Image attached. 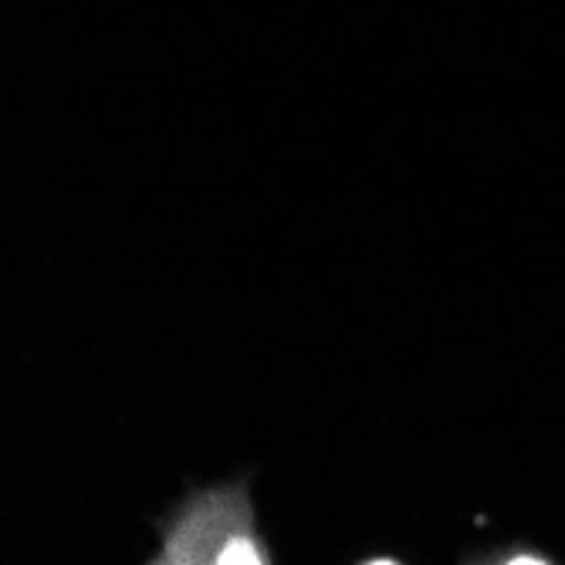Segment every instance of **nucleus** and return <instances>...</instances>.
Returning <instances> with one entry per match:
<instances>
[{"label":"nucleus","instance_id":"1","mask_svg":"<svg viewBox=\"0 0 565 565\" xmlns=\"http://www.w3.org/2000/svg\"><path fill=\"white\" fill-rule=\"evenodd\" d=\"M163 542L152 565H271V548L258 532L247 481L190 491L160 522Z\"/></svg>","mask_w":565,"mask_h":565}]
</instances>
